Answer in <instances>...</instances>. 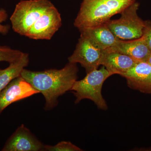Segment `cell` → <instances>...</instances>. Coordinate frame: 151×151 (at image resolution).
I'll list each match as a JSON object with an SVG mask.
<instances>
[{
    "mask_svg": "<svg viewBox=\"0 0 151 151\" xmlns=\"http://www.w3.org/2000/svg\"><path fill=\"white\" fill-rule=\"evenodd\" d=\"M43 151H80L82 150L70 142L63 141L54 146L45 145Z\"/></svg>",
    "mask_w": 151,
    "mask_h": 151,
    "instance_id": "2e32d148",
    "label": "cell"
},
{
    "mask_svg": "<svg viewBox=\"0 0 151 151\" xmlns=\"http://www.w3.org/2000/svg\"><path fill=\"white\" fill-rule=\"evenodd\" d=\"M112 76L104 66L86 73L81 80H76L71 90L75 95L76 104L84 99L93 101L99 109L106 110L108 107L102 94L103 85L106 79Z\"/></svg>",
    "mask_w": 151,
    "mask_h": 151,
    "instance_id": "3957f363",
    "label": "cell"
},
{
    "mask_svg": "<svg viewBox=\"0 0 151 151\" xmlns=\"http://www.w3.org/2000/svg\"><path fill=\"white\" fill-rule=\"evenodd\" d=\"M8 18L6 11L3 9H0V33L6 35L9 31L10 26L9 25H3V22H5Z\"/></svg>",
    "mask_w": 151,
    "mask_h": 151,
    "instance_id": "e0dca14e",
    "label": "cell"
},
{
    "mask_svg": "<svg viewBox=\"0 0 151 151\" xmlns=\"http://www.w3.org/2000/svg\"><path fill=\"white\" fill-rule=\"evenodd\" d=\"M139 62L131 57L115 51L103 50L100 65H103L111 75L122 76Z\"/></svg>",
    "mask_w": 151,
    "mask_h": 151,
    "instance_id": "7c38bea8",
    "label": "cell"
},
{
    "mask_svg": "<svg viewBox=\"0 0 151 151\" xmlns=\"http://www.w3.org/2000/svg\"><path fill=\"white\" fill-rule=\"evenodd\" d=\"M139 3L135 2L121 13L118 19L110 20L105 24L113 34L122 40H131L141 37L144 33L145 22L138 16Z\"/></svg>",
    "mask_w": 151,
    "mask_h": 151,
    "instance_id": "5b68a950",
    "label": "cell"
},
{
    "mask_svg": "<svg viewBox=\"0 0 151 151\" xmlns=\"http://www.w3.org/2000/svg\"><path fill=\"white\" fill-rule=\"evenodd\" d=\"M103 52L88 39L80 35L75 50L68 58V62L80 63L88 73L100 65Z\"/></svg>",
    "mask_w": 151,
    "mask_h": 151,
    "instance_id": "52a82bcc",
    "label": "cell"
},
{
    "mask_svg": "<svg viewBox=\"0 0 151 151\" xmlns=\"http://www.w3.org/2000/svg\"><path fill=\"white\" fill-rule=\"evenodd\" d=\"M79 30L81 35L88 39L95 46L102 50L113 46L119 39L105 24L84 28Z\"/></svg>",
    "mask_w": 151,
    "mask_h": 151,
    "instance_id": "4fadbf2b",
    "label": "cell"
},
{
    "mask_svg": "<svg viewBox=\"0 0 151 151\" xmlns=\"http://www.w3.org/2000/svg\"><path fill=\"white\" fill-rule=\"evenodd\" d=\"M145 26L143 35L151 51V21H145Z\"/></svg>",
    "mask_w": 151,
    "mask_h": 151,
    "instance_id": "ac0fdd59",
    "label": "cell"
},
{
    "mask_svg": "<svg viewBox=\"0 0 151 151\" xmlns=\"http://www.w3.org/2000/svg\"><path fill=\"white\" fill-rule=\"evenodd\" d=\"M122 76L131 89L151 93V65L147 61L137 63Z\"/></svg>",
    "mask_w": 151,
    "mask_h": 151,
    "instance_id": "30bf717a",
    "label": "cell"
},
{
    "mask_svg": "<svg viewBox=\"0 0 151 151\" xmlns=\"http://www.w3.org/2000/svg\"><path fill=\"white\" fill-rule=\"evenodd\" d=\"M22 52L13 49L6 46H0V62L5 61L9 63L18 59Z\"/></svg>",
    "mask_w": 151,
    "mask_h": 151,
    "instance_id": "9a60e30c",
    "label": "cell"
},
{
    "mask_svg": "<svg viewBox=\"0 0 151 151\" xmlns=\"http://www.w3.org/2000/svg\"><path fill=\"white\" fill-rule=\"evenodd\" d=\"M136 0H83L74 21L78 29L104 24Z\"/></svg>",
    "mask_w": 151,
    "mask_h": 151,
    "instance_id": "7a4b0ae2",
    "label": "cell"
},
{
    "mask_svg": "<svg viewBox=\"0 0 151 151\" xmlns=\"http://www.w3.org/2000/svg\"><path fill=\"white\" fill-rule=\"evenodd\" d=\"M105 50L126 55L137 62L147 61L151 55L150 50L143 36L131 40L119 39L113 46Z\"/></svg>",
    "mask_w": 151,
    "mask_h": 151,
    "instance_id": "8fae6325",
    "label": "cell"
},
{
    "mask_svg": "<svg viewBox=\"0 0 151 151\" xmlns=\"http://www.w3.org/2000/svg\"><path fill=\"white\" fill-rule=\"evenodd\" d=\"M62 25L61 15L54 5L46 10L33 25L26 37L50 40Z\"/></svg>",
    "mask_w": 151,
    "mask_h": 151,
    "instance_id": "8992f818",
    "label": "cell"
},
{
    "mask_svg": "<svg viewBox=\"0 0 151 151\" xmlns=\"http://www.w3.org/2000/svg\"><path fill=\"white\" fill-rule=\"evenodd\" d=\"M53 5L48 0H23L16 6L10 17L15 32L26 36L31 28L45 12Z\"/></svg>",
    "mask_w": 151,
    "mask_h": 151,
    "instance_id": "277c9868",
    "label": "cell"
},
{
    "mask_svg": "<svg viewBox=\"0 0 151 151\" xmlns=\"http://www.w3.org/2000/svg\"><path fill=\"white\" fill-rule=\"evenodd\" d=\"M39 93L22 77H17L0 92V114L12 103Z\"/></svg>",
    "mask_w": 151,
    "mask_h": 151,
    "instance_id": "ba28073f",
    "label": "cell"
},
{
    "mask_svg": "<svg viewBox=\"0 0 151 151\" xmlns=\"http://www.w3.org/2000/svg\"><path fill=\"white\" fill-rule=\"evenodd\" d=\"M146 61H147V62L149 64L151 65V55H150V57H149V58H148Z\"/></svg>",
    "mask_w": 151,
    "mask_h": 151,
    "instance_id": "d6986e66",
    "label": "cell"
},
{
    "mask_svg": "<svg viewBox=\"0 0 151 151\" xmlns=\"http://www.w3.org/2000/svg\"><path fill=\"white\" fill-rule=\"evenodd\" d=\"M45 145L24 124L11 135L3 147V151H43Z\"/></svg>",
    "mask_w": 151,
    "mask_h": 151,
    "instance_id": "9c48e42d",
    "label": "cell"
},
{
    "mask_svg": "<svg viewBox=\"0 0 151 151\" xmlns=\"http://www.w3.org/2000/svg\"><path fill=\"white\" fill-rule=\"evenodd\" d=\"M78 72L76 63H68L60 69L32 71L24 68L21 76L42 94L45 100L44 109L48 111L58 105L60 96L71 90Z\"/></svg>",
    "mask_w": 151,
    "mask_h": 151,
    "instance_id": "6da1fadb",
    "label": "cell"
},
{
    "mask_svg": "<svg viewBox=\"0 0 151 151\" xmlns=\"http://www.w3.org/2000/svg\"><path fill=\"white\" fill-rule=\"evenodd\" d=\"M29 55L23 52L18 59L9 63L8 67L5 69L0 68V92L17 77L20 76L22 71L29 63Z\"/></svg>",
    "mask_w": 151,
    "mask_h": 151,
    "instance_id": "5bb4252c",
    "label": "cell"
}]
</instances>
